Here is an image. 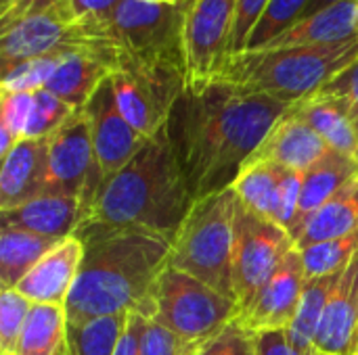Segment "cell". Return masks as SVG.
I'll return each mask as SVG.
<instances>
[{
	"label": "cell",
	"instance_id": "cell-1",
	"mask_svg": "<svg viewBox=\"0 0 358 355\" xmlns=\"http://www.w3.org/2000/svg\"><path fill=\"white\" fill-rule=\"evenodd\" d=\"M289 107L220 80L185 90L164 132L193 201L231 188Z\"/></svg>",
	"mask_w": 358,
	"mask_h": 355
},
{
	"label": "cell",
	"instance_id": "cell-2",
	"mask_svg": "<svg viewBox=\"0 0 358 355\" xmlns=\"http://www.w3.org/2000/svg\"><path fill=\"white\" fill-rule=\"evenodd\" d=\"M78 280L65 301L69 322L143 312L149 295L170 266L172 239L141 228L84 224Z\"/></svg>",
	"mask_w": 358,
	"mask_h": 355
},
{
	"label": "cell",
	"instance_id": "cell-3",
	"mask_svg": "<svg viewBox=\"0 0 358 355\" xmlns=\"http://www.w3.org/2000/svg\"><path fill=\"white\" fill-rule=\"evenodd\" d=\"M193 203L174 151L162 130L101 186L84 224L141 228L174 241Z\"/></svg>",
	"mask_w": 358,
	"mask_h": 355
},
{
	"label": "cell",
	"instance_id": "cell-4",
	"mask_svg": "<svg viewBox=\"0 0 358 355\" xmlns=\"http://www.w3.org/2000/svg\"><path fill=\"white\" fill-rule=\"evenodd\" d=\"M358 59V38L331 46L248 50L229 56L220 82L243 92L296 105L319 90Z\"/></svg>",
	"mask_w": 358,
	"mask_h": 355
},
{
	"label": "cell",
	"instance_id": "cell-5",
	"mask_svg": "<svg viewBox=\"0 0 358 355\" xmlns=\"http://www.w3.org/2000/svg\"><path fill=\"white\" fill-rule=\"evenodd\" d=\"M239 199L233 188L195 201L172 241L170 268H176L235 301L233 247Z\"/></svg>",
	"mask_w": 358,
	"mask_h": 355
},
{
	"label": "cell",
	"instance_id": "cell-6",
	"mask_svg": "<svg viewBox=\"0 0 358 355\" xmlns=\"http://www.w3.org/2000/svg\"><path fill=\"white\" fill-rule=\"evenodd\" d=\"M141 316L176 333L199 352L224 326L237 320L239 308L206 282L168 266L157 278Z\"/></svg>",
	"mask_w": 358,
	"mask_h": 355
},
{
	"label": "cell",
	"instance_id": "cell-7",
	"mask_svg": "<svg viewBox=\"0 0 358 355\" xmlns=\"http://www.w3.org/2000/svg\"><path fill=\"white\" fill-rule=\"evenodd\" d=\"M182 21L185 2L122 0L105 21L90 25L117 54L182 67Z\"/></svg>",
	"mask_w": 358,
	"mask_h": 355
},
{
	"label": "cell",
	"instance_id": "cell-8",
	"mask_svg": "<svg viewBox=\"0 0 358 355\" xmlns=\"http://www.w3.org/2000/svg\"><path fill=\"white\" fill-rule=\"evenodd\" d=\"M109 82L120 113L147 140L166 128L176 100L187 90L180 65L126 54H117Z\"/></svg>",
	"mask_w": 358,
	"mask_h": 355
},
{
	"label": "cell",
	"instance_id": "cell-9",
	"mask_svg": "<svg viewBox=\"0 0 358 355\" xmlns=\"http://www.w3.org/2000/svg\"><path fill=\"white\" fill-rule=\"evenodd\" d=\"M0 27L2 71L40 56L69 54L86 48H111L101 40L94 25L82 23L73 17L67 2L42 13L19 17Z\"/></svg>",
	"mask_w": 358,
	"mask_h": 355
},
{
	"label": "cell",
	"instance_id": "cell-10",
	"mask_svg": "<svg viewBox=\"0 0 358 355\" xmlns=\"http://www.w3.org/2000/svg\"><path fill=\"white\" fill-rule=\"evenodd\" d=\"M237 0H187L182 21V69L187 90L216 82L229 61Z\"/></svg>",
	"mask_w": 358,
	"mask_h": 355
},
{
	"label": "cell",
	"instance_id": "cell-11",
	"mask_svg": "<svg viewBox=\"0 0 358 355\" xmlns=\"http://www.w3.org/2000/svg\"><path fill=\"white\" fill-rule=\"evenodd\" d=\"M292 249H296V243L285 228H281L277 222L256 216L241 203L237 205L233 293L239 312L250 305V301Z\"/></svg>",
	"mask_w": 358,
	"mask_h": 355
},
{
	"label": "cell",
	"instance_id": "cell-12",
	"mask_svg": "<svg viewBox=\"0 0 358 355\" xmlns=\"http://www.w3.org/2000/svg\"><path fill=\"white\" fill-rule=\"evenodd\" d=\"M101 186L103 174L94 155L90 123L82 109L48 138L46 195L78 197L88 216Z\"/></svg>",
	"mask_w": 358,
	"mask_h": 355
},
{
	"label": "cell",
	"instance_id": "cell-13",
	"mask_svg": "<svg viewBox=\"0 0 358 355\" xmlns=\"http://www.w3.org/2000/svg\"><path fill=\"white\" fill-rule=\"evenodd\" d=\"M84 113L90 123L92 146L105 184L136 157V153L145 146L147 138L141 136L120 113L109 77L88 100Z\"/></svg>",
	"mask_w": 358,
	"mask_h": 355
},
{
	"label": "cell",
	"instance_id": "cell-14",
	"mask_svg": "<svg viewBox=\"0 0 358 355\" xmlns=\"http://www.w3.org/2000/svg\"><path fill=\"white\" fill-rule=\"evenodd\" d=\"M304 287L306 272L302 255L298 249H292L250 301V305L239 312L237 324L248 333L287 328L298 312Z\"/></svg>",
	"mask_w": 358,
	"mask_h": 355
},
{
	"label": "cell",
	"instance_id": "cell-15",
	"mask_svg": "<svg viewBox=\"0 0 358 355\" xmlns=\"http://www.w3.org/2000/svg\"><path fill=\"white\" fill-rule=\"evenodd\" d=\"M48 138H23L6 155L0 167V211L21 207L46 195Z\"/></svg>",
	"mask_w": 358,
	"mask_h": 355
},
{
	"label": "cell",
	"instance_id": "cell-16",
	"mask_svg": "<svg viewBox=\"0 0 358 355\" xmlns=\"http://www.w3.org/2000/svg\"><path fill=\"white\" fill-rule=\"evenodd\" d=\"M358 257L338 276L315 339L317 355H357Z\"/></svg>",
	"mask_w": 358,
	"mask_h": 355
},
{
	"label": "cell",
	"instance_id": "cell-17",
	"mask_svg": "<svg viewBox=\"0 0 358 355\" xmlns=\"http://www.w3.org/2000/svg\"><path fill=\"white\" fill-rule=\"evenodd\" d=\"M331 149L292 109L273 126L250 161H271L279 167L306 174Z\"/></svg>",
	"mask_w": 358,
	"mask_h": 355
},
{
	"label": "cell",
	"instance_id": "cell-18",
	"mask_svg": "<svg viewBox=\"0 0 358 355\" xmlns=\"http://www.w3.org/2000/svg\"><path fill=\"white\" fill-rule=\"evenodd\" d=\"M84 257V243L73 234L46 253L36 268L17 285V291L31 303L65 305Z\"/></svg>",
	"mask_w": 358,
	"mask_h": 355
},
{
	"label": "cell",
	"instance_id": "cell-19",
	"mask_svg": "<svg viewBox=\"0 0 358 355\" xmlns=\"http://www.w3.org/2000/svg\"><path fill=\"white\" fill-rule=\"evenodd\" d=\"M115 61L117 52L111 48H86L69 52L61 59L46 84V90L80 111L111 75Z\"/></svg>",
	"mask_w": 358,
	"mask_h": 355
},
{
	"label": "cell",
	"instance_id": "cell-20",
	"mask_svg": "<svg viewBox=\"0 0 358 355\" xmlns=\"http://www.w3.org/2000/svg\"><path fill=\"white\" fill-rule=\"evenodd\" d=\"M0 216H2V226L65 241L73 236L84 224L86 207L78 197L42 195L21 207L0 211Z\"/></svg>",
	"mask_w": 358,
	"mask_h": 355
},
{
	"label": "cell",
	"instance_id": "cell-21",
	"mask_svg": "<svg viewBox=\"0 0 358 355\" xmlns=\"http://www.w3.org/2000/svg\"><path fill=\"white\" fill-rule=\"evenodd\" d=\"M358 0H342L329 4L308 17L296 21L281 36L271 40L266 48H296V46H331L358 38Z\"/></svg>",
	"mask_w": 358,
	"mask_h": 355
},
{
	"label": "cell",
	"instance_id": "cell-22",
	"mask_svg": "<svg viewBox=\"0 0 358 355\" xmlns=\"http://www.w3.org/2000/svg\"><path fill=\"white\" fill-rule=\"evenodd\" d=\"M289 109L302 117L331 151L358 161V132L346 105L340 98L327 92H317Z\"/></svg>",
	"mask_w": 358,
	"mask_h": 355
},
{
	"label": "cell",
	"instance_id": "cell-23",
	"mask_svg": "<svg viewBox=\"0 0 358 355\" xmlns=\"http://www.w3.org/2000/svg\"><path fill=\"white\" fill-rule=\"evenodd\" d=\"M358 230V176H355L342 190H338L323 207H319L302 224L294 243L296 249L344 239Z\"/></svg>",
	"mask_w": 358,
	"mask_h": 355
},
{
	"label": "cell",
	"instance_id": "cell-24",
	"mask_svg": "<svg viewBox=\"0 0 358 355\" xmlns=\"http://www.w3.org/2000/svg\"><path fill=\"white\" fill-rule=\"evenodd\" d=\"M358 176V161L338 151H329L302 176L300 197V228L319 207H323L338 190ZM300 232V230H298ZM296 239V236H294Z\"/></svg>",
	"mask_w": 358,
	"mask_h": 355
},
{
	"label": "cell",
	"instance_id": "cell-25",
	"mask_svg": "<svg viewBox=\"0 0 358 355\" xmlns=\"http://www.w3.org/2000/svg\"><path fill=\"white\" fill-rule=\"evenodd\" d=\"M61 241L40 236L27 230L2 226L0 230V287L17 289V285L50 253Z\"/></svg>",
	"mask_w": 358,
	"mask_h": 355
},
{
	"label": "cell",
	"instance_id": "cell-26",
	"mask_svg": "<svg viewBox=\"0 0 358 355\" xmlns=\"http://www.w3.org/2000/svg\"><path fill=\"white\" fill-rule=\"evenodd\" d=\"M65 305L34 303L15 355H69Z\"/></svg>",
	"mask_w": 358,
	"mask_h": 355
},
{
	"label": "cell",
	"instance_id": "cell-27",
	"mask_svg": "<svg viewBox=\"0 0 358 355\" xmlns=\"http://www.w3.org/2000/svg\"><path fill=\"white\" fill-rule=\"evenodd\" d=\"M279 176L281 167L271 161H248L231 188L243 207L264 220L277 222Z\"/></svg>",
	"mask_w": 358,
	"mask_h": 355
},
{
	"label": "cell",
	"instance_id": "cell-28",
	"mask_svg": "<svg viewBox=\"0 0 358 355\" xmlns=\"http://www.w3.org/2000/svg\"><path fill=\"white\" fill-rule=\"evenodd\" d=\"M338 276L306 280L298 312H296L292 324L287 326V337H289L292 345L302 355H317L315 339L319 333V324L323 320V312H325L329 293H331Z\"/></svg>",
	"mask_w": 358,
	"mask_h": 355
},
{
	"label": "cell",
	"instance_id": "cell-29",
	"mask_svg": "<svg viewBox=\"0 0 358 355\" xmlns=\"http://www.w3.org/2000/svg\"><path fill=\"white\" fill-rule=\"evenodd\" d=\"M130 314L105 316L88 322H69V355H113Z\"/></svg>",
	"mask_w": 358,
	"mask_h": 355
},
{
	"label": "cell",
	"instance_id": "cell-30",
	"mask_svg": "<svg viewBox=\"0 0 358 355\" xmlns=\"http://www.w3.org/2000/svg\"><path fill=\"white\" fill-rule=\"evenodd\" d=\"M298 251L302 255L306 280L338 276L358 257V230L344 239L315 243Z\"/></svg>",
	"mask_w": 358,
	"mask_h": 355
},
{
	"label": "cell",
	"instance_id": "cell-31",
	"mask_svg": "<svg viewBox=\"0 0 358 355\" xmlns=\"http://www.w3.org/2000/svg\"><path fill=\"white\" fill-rule=\"evenodd\" d=\"M34 109V92L0 90V155L25 138Z\"/></svg>",
	"mask_w": 358,
	"mask_h": 355
},
{
	"label": "cell",
	"instance_id": "cell-32",
	"mask_svg": "<svg viewBox=\"0 0 358 355\" xmlns=\"http://www.w3.org/2000/svg\"><path fill=\"white\" fill-rule=\"evenodd\" d=\"M82 111V109H80ZM78 109L48 92L46 88L34 92V109L29 117V126L25 132V138H50L55 132H59Z\"/></svg>",
	"mask_w": 358,
	"mask_h": 355
},
{
	"label": "cell",
	"instance_id": "cell-33",
	"mask_svg": "<svg viewBox=\"0 0 358 355\" xmlns=\"http://www.w3.org/2000/svg\"><path fill=\"white\" fill-rule=\"evenodd\" d=\"M308 4H310V0H271L264 17L260 19V23L254 29V33L250 36L248 48L243 52H248V50H260L271 40H275L277 36H281L296 21H300V17H302V13L306 10Z\"/></svg>",
	"mask_w": 358,
	"mask_h": 355
},
{
	"label": "cell",
	"instance_id": "cell-34",
	"mask_svg": "<svg viewBox=\"0 0 358 355\" xmlns=\"http://www.w3.org/2000/svg\"><path fill=\"white\" fill-rule=\"evenodd\" d=\"M65 54H52V56H40L25 63H19L6 71H2L0 77V90L8 92H38L46 88L48 80L52 77L55 69L59 67L61 59Z\"/></svg>",
	"mask_w": 358,
	"mask_h": 355
},
{
	"label": "cell",
	"instance_id": "cell-35",
	"mask_svg": "<svg viewBox=\"0 0 358 355\" xmlns=\"http://www.w3.org/2000/svg\"><path fill=\"white\" fill-rule=\"evenodd\" d=\"M31 305L17 289L0 291V355H15Z\"/></svg>",
	"mask_w": 358,
	"mask_h": 355
},
{
	"label": "cell",
	"instance_id": "cell-36",
	"mask_svg": "<svg viewBox=\"0 0 358 355\" xmlns=\"http://www.w3.org/2000/svg\"><path fill=\"white\" fill-rule=\"evenodd\" d=\"M302 176L300 172H292L281 167L279 176V211L277 224L289 232L294 239L300 230V197H302Z\"/></svg>",
	"mask_w": 358,
	"mask_h": 355
},
{
	"label": "cell",
	"instance_id": "cell-37",
	"mask_svg": "<svg viewBox=\"0 0 358 355\" xmlns=\"http://www.w3.org/2000/svg\"><path fill=\"white\" fill-rule=\"evenodd\" d=\"M268 4H271V0H237L229 56L241 54L248 48V40L254 33V29L258 27L260 19L264 17Z\"/></svg>",
	"mask_w": 358,
	"mask_h": 355
},
{
	"label": "cell",
	"instance_id": "cell-38",
	"mask_svg": "<svg viewBox=\"0 0 358 355\" xmlns=\"http://www.w3.org/2000/svg\"><path fill=\"white\" fill-rule=\"evenodd\" d=\"M138 355H197V349H193L187 341H182L166 326L153 320H145Z\"/></svg>",
	"mask_w": 358,
	"mask_h": 355
},
{
	"label": "cell",
	"instance_id": "cell-39",
	"mask_svg": "<svg viewBox=\"0 0 358 355\" xmlns=\"http://www.w3.org/2000/svg\"><path fill=\"white\" fill-rule=\"evenodd\" d=\"M197 355H256V349L252 333H248L237 324V320H233L214 339H210Z\"/></svg>",
	"mask_w": 358,
	"mask_h": 355
},
{
	"label": "cell",
	"instance_id": "cell-40",
	"mask_svg": "<svg viewBox=\"0 0 358 355\" xmlns=\"http://www.w3.org/2000/svg\"><path fill=\"white\" fill-rule=\"evenodd\" d=\"M319 92H327L346 105L358 132V59Z\"/></svg>",
	"mask_w": 358,
	"mask_h": 355
},
{
	"label": "cell",
	"instance_id": "cell-41",
	"mask_svg": "<svg viewBox=\"0 0 358 355\" xmlns=\"http://www.w3.org/2000/svg\"><path fill=\"white\" fill-rule=\"evenodd\" d=\"M256 355H302L289 341L287 328L252 333Z\"/></svg>",
	"mask_w": 358,
	"mask_h": 355
},
{
	"label": "cell",
	"instance_id": "cell-42",
	"mask_svg": "<svg viewBox=\"0 0 358 355\" xmlns=\"http://www.w3.org/2000/svg\"><path fill=\"white\" fill-rule=\"evenodd\" d=\"M122 0H67L73 17L82 23L105 21Z\"/></svg>",
	"mask_w": 358,
	"mask_h": 355
},
{
	"label": "cell",
	"instance_id": "cell-43",
	"mask_svg": "<svg viewBox=\"0 0 358 355\" xmlns=\"http://www.w3.org/2000/svg\"><path fill=\"white\" fill-rule=\"evenodd\" d=\"M67 0H0V25L15 21L25 15L48 10L57 4H63Z\"/></svg>",
	"mask_w": 358,
	"mask_h": 355
},
{
	"label": "cell",
	"instance_id": "cell-44",
	"mask_svg": "<svg viewBox=\"0 0 358 355\" xmlns=\"http://www.w3.org/2000/svg\"><path fill=\"white\" fill-rule=\"evenodd\" d=\"M145 316L132 312L128 316V324L124 328V335L117 343V349L113 355H138L141 347V335H143V326H145Z\"/></svg>",
	"mask_w": 358,
	"mask_h": 355
},
{
	"label": "cell",
	"instance_id": "cell-45",
	"mask_svg": "<svg viewBox=\"0 0 358 355\" xmlns=\"http://www.w3.org/2000/svg\"><path fill=\"white\" fill-rule=\"evenodd\" d=\"M336 2H342V0H310V4L306 6V10L302 13V17H308V15L321 10V8H325V6H329V4H336ZM302 17H300V19H302Z\"/></svg>",
	"mask_w": 358,
	"mask_h": 355
},
{
	"label": "cell",
	"instance_id": "cell-46",
	"mask_svg": "<svg viewBox=\"0 0 358 355\" xmlns=\"http://www.w3.org/2000/svg\"><path fill=\"white\" fill-rule=\"evenodd\" d=\"M153 2H170V4H182L187 0H153Z\"/></svg>",
	"mask_w": 358,
	"mask_h": 355
},
{
	"label": "cell",
	"instance_id": "cell-47",
	"mask_svg": "<svg viewBox=\"0 0 358 355\" xmlns=\"http://www.w3.org/2000/svg\"><path fill=\"white\" fill-rule=\"evenodd\" d=\"M357 27H358V17H357Z\"/></svg>",
	"mask_w": 358,
	"mask_h": 355
},
{
	"label": "cell",
	"instance_id": "cell-48",
	"mask_svg": "<svg viewBox=\"0 0 358 355\" xmlns=\"http://www.w3.org/2000/svg\"><path fill=\"white\" fill-rule=\"evenodd\" d=\"M357 355H358V347H357Z\"/></svg>",
	"mask_w": 358,
	"mask_h": 355
}]
</instances>
